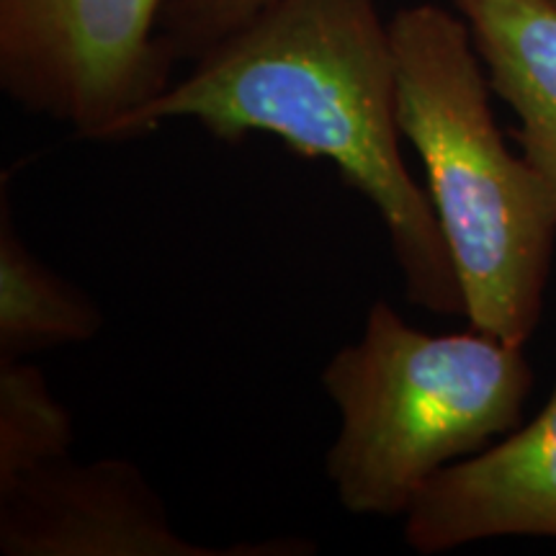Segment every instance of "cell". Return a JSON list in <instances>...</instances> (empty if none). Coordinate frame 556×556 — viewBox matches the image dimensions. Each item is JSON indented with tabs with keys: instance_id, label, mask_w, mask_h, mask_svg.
I'll return each instance as SVG.
<instances>
[{
	"instance_id": "cell-1",
	"label": "cell",
	"mask_w": 556,
	"mask_h": 556,
	"mask_svg": "<svg viewBox=\"0 0 556 556\" xmlns=\"http://www.w3.org/2000/svg\"><path fill=\"white\" fill-rule=\"evenodd\" d=\"M193 62L122 139L191 119L225 142L270 135L330 160L384 222L407 302L467 312L433 201L402 160L392 29L377 0H274Z\"/></svg>"
},
{
	"instance_id": "cell-6",
	"label": "cell",
	"mask_w": 556,
	"mask_h": 556,
	"mask_svg": "<svg viewBox=\"0 0 556 556\" xmlns=\"http://www.w3.org/2000/svg\"><path fill=\"white\" fill-rule=\"evenodd\" d=\"M497 536L556 539V384L528 426L438 471L405 513L422 556Z\"/></svg>"
},
{
	"instance_id": "cell-7",
	"label": "cell",
	"mask_w": 556,
	"mask_h": 556,
	"mask_svg": "<svg viewBox=\"0 0 556 556\" xmlns=\"http://www.w3.org/2000/svg\"><path fill=\"white\" fill-rule=\"evenodd\" d=\"M490 86L518 114L513 139L556 204V5L552 0H454Z\"/></svg>"
},
{
	"instance_id": "cell-2",
	"label": "cell",
	"mask_w": 556,
	"mask_h": 556,
	"mask_svg": "<svg viewBox=\"0 0 556 556\" xmlns=\"http://www.w3.org/2000/svg\"><path fill=\"white\" fill-rule=\"evenodd\" d=\"M397 124L428 173L471 328L526 345L536 330L556 242L546 180L507 150L467 21L435 3L389 21Z\"/></svg>"
},
{
	"instance_id": "cell-8",
	"label": "cell",
	"mask_w": 556,
	"mask_h": 556,
	"mask_svg": "<svg viewBox=\"0 0 556 556\" xmlns=\"http://www.w3.org/2000/svg\"><path fill=\"white\" fill-rule=\"evenodd\" d=\"M99 304L47 268L18 238L0 199V358H24L47 348L88 343L99 336Z\"/></svg>"
},
{
	"instance_id": "cell-5",
	"label": "cell",
	"mask_w": 556,
	"mask_h": 556,
	"mask_svg": "<svg viewBox=\"0 0 556 556\" xmlns=\"http://www.w3.org/2000/svg\"><path fill=\"white\" fill-rule=\"evenodd\" d=\"M0 552L5 556H302L315 544L278 539L238 548L193 544L142 469L124 458L60 462L0 484Z\"/></svg>"
},
{
	"instance_id": "cell-9",
	"label": "cell",
	"mask_w": 556,
	"mask_h": 556,
	"mask_svg": "<svg viewBox=\"0 0 556 556\" xmlns=\"http://www.w3.org/2000/svg\"><path fill=\"white\" fill-rule=\"evenodd\" d=\"M73 417L37 366L0 358V484L70 456Z\"/></svg>"
},
{
	"instance_id": "cell-4",
	"label": "cell",
	"mask_w": 556,
	"mask_h": 556,
	"mask_svg": "<svg viewBox=\"0 0 556 556\" xmlns=\"http://www.w3.org/2000/svg\"><path fill=\"white\" fill-rule=\"evenodd\" d=\"M165 0H0V86L34 116L116 142L170 86Z\"/></svg>"
},
{
	"instance_id": "cell-10",
	"label": "cell",
	"mask_w": 556,
	"mask_h": 556,
	"mask_svg": "<svg viewBox=\"0 0 556 556\" xmlns=\"http://www.w3.org/2000/svg\"><path fill=\"white\" fill-rule=\"evenodd\" d=\"M274 0H170L160 16V37L173 60H199L217 41Z\"/></svg>"
},
{
	"instance_id": "cell-11",
	"label": "cell",
	"mask_w": 556,
	"mask_h": 556,
	"mask_svg": "<svg viewBox=\"0 0 556 556\" xmlns=\"http://www.w3.org/2000/svg\"><path fill=\"white\" fill-rule=\"evenodd\" d=\"M552 3H554V5H556V0H552Z\"/></svg>"
},
{
	"instance_id": "cell-3",
	"label": "cell",
	"mask_w": 556,
	"mask_h": 556,
	"mask_svg": "<svg viewBox=\"0 0 556 556\" xmlns=\"http://www.w3.org/2000/svg\"><path fill=\"white\" fill-rule=\"evenodd\" d=\"M523 348L475 328L430 336L374 302L364 336L319 377L340 415L325 456L338 503L353 516H405L438 471L520 428L533 387Z\"/></svg>"
}]
</instances>
